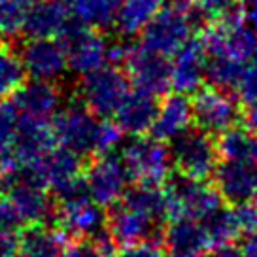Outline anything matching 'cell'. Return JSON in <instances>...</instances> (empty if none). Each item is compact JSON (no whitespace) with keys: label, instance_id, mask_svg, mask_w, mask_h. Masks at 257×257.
I'll return each instance as SVG.
<instances>
[{"label":"cell","instance_id":"9","mask_svg":"<svg viewBox=\"0 0 257 257\" xmlns=\"http://www.w3.org/2000/svg\"><path fill=\"white\" fill-rule=\"evenodd\" d=\"M193 27L185 12L163 6L140 32V44L165 57H174L191 38Z\"/></svg>","mask_w":257,"mask_h":257},{"label":"cell","instance_id":"4","mask_svg":"<svg viewBox=\"0 0 257 257\" xmlns=\"http://www.w3.org/2000/svg\"><path fill=\"white\" fill-rule=\"evenodd\" d=\"M119 157L135 184H165L170 176V150L159 138L146 135L133 137L121 148Z\"/></svg>","mask_w":257,"mask_h":257},{"label":"cell","instance_id":"40","mask_svg":"<svg viewBox=\"0 0 257 257\" xmlns=\"http://www.w3.org/2000/svg\"><path fill=\"white\" fill-rule=\"evenodd\" d=\"M212 257H246L244 255V249L234 246V244H225L219 248H214Z\"/></svg>","mask_w":257,"mask_h":257},{"label":"cell","instance_id":"19","mask_svg":"<svg viewBox=\"0 0 257 257\" xmlns=\"http://www.w3.org/2000/svg\"><path fill=\"white\" fill-rule=\"evenodd\" d=\"M70 19L72 10L66 0H34L23 32L29 38H59Z\"/></svg>","mask_w":257,"mask_h":257},{"label":"cell","instance_id":"27","mask_svg":"<svg viewBox=\"0 0 257 257\" xmlns=\"http://www.w3.org/2000/svg\"><path fill=\"white\" fill-rule=\"evenodd\" d=\"M21 113L12 100H0V172L10 176L19 169V163L14 157V142H16L17 127Z\"/></svg>","mask_w":257,"mask_h":257},{"label":"cell","instance_id":"20","mask_svg":"<svg viewBox=\"0 0 257 257\" xmlns=\"http://www.w3.org/2000/svg\"><path fill=\"white\" fill-rule=\"evenodd\" d=\"M12 102L23 115L49 119L55 115L61 104V93L53 81L31 80L25 81L12 95Z\"/></svg>","mask_w":257,"mask_h":257},{"label":"cell","instance_id":"41","mask_svg":"<svg viewBox=\"0 0 257 257\" xmlns=\"http://www.w3.org/2000/svg\"><path fill=\"white\" fill-rule=\"evenodd\" d=\"M242 249H244V255L246 257H257V233L248 234Z\"/></svg>","mask_w":257,"mask_h":257},{"label":"cell","instance_id":"21","mask_svg":"<svg viewBox=\"0 0 257 257\" xmlns=\"http://www.w3.org/2000/svg\"><path fill=\"white\" fill-rule=\"evenodd\" d=\"M193 123L191 98L184 93H172L161 100L159 112L155 117L150 135L163 142H170Z\"/></svg>","mask_w":257,"mask_h":257},{"label":"cell","instance_id":"34","mask_svg":"<svg viewBox=\"0 0 257 257\" xmlns=\"http://www.w3.org/2000/svg\"><path fill=\"white\" fill-rule=\"evenodd\" d=\"M233 96L246 108L257 104V64L251 63L244 66Z\"/></svg>","mask_w":257,"mask_h":257},{"label":"cell","instance_id":"24","mask_svg":"<svg viewBox=\"0 0 257 257\" xmlns=\"http://www.w3.org/2000/svg\"><path fill=\"white\" fill-rule=\"evenodd\" d=\"M121 201L144 212L146 216L155 219L157 223L170 219L169 199L163 184H135V187H128L125 191Z\"/></svg>","mask_w":257,"mask_h":257},{"label":"cell","instance_id":"25","mask_svg":"<svg viewBox=\"0 0 257 257\" xmlns=\"http://www.w3.org/2000/svg\"><path fill=\"white\" fill-rule=\"evenodd\" d=\"M121 0H70L72 17L89 29L108 31L115 27Z\"/></svg>","mask_w":257,"mask_h":257},{"label":"cell","instance_id":"6","mask_svg":"<svg viewBox=\"0 0 257 257\" xmlns=\"http://www.w3.org/2000/svg\"><path fill=\"white\" fill-rule=\"evenodd\" d=\"M128 87L131 80L127 74L115 64H106L83 76L80 83V100L98 117H110L131 91Z\"/></svg>","mask_w":257,"mask_h":257},{"label":"cell","instance_id":"16","mask_svg":"<svg viewBox=\"0 0 257 257\" xmlns=\"http://www.w3.org/2000/svg\"><path fill=\"white\" fill-rule=\"evenodd\" d=\"M55 142L57 138L53 127H51V121L21 113L12 152L19 163V167L36 165L55 148Z\"/></svg>","mask_w":257,"mask_h":257},{"label":"cell","instance_id":"48","mask_svg":"<svg viewBox=\"0 0 257 257\" xmlns=\"http://www.w3.org/2000/svg\"><path fill=\"white\" fill-rule=\"evenodd\" d=\"M249 63H253V64H257V49H255V55L251 57V61H249Z\"/></svg>","mask_w":257,"mask_h":257},{"label":"cell","instance_id":"42","mask_svg":"<svg viewBox=\"0 0 257 257\" xmlns=\"http://www.w3.org/2000/svg\"><path fill=\"white\" fill-rule=\"evenodd\" d=\"M244 119H246V127H249L251 131H255L257 133V104L249 106L246 115H244Z\"/></svg>","mask_w":257,"mask_h":257},{"label":"cell","instance_id":"7","mask_svg":"<svg viewBox=\"0 0 257 257\" xmlns=\"http://www.w3.org/2000/svg\"><path fill=\"white\" fill-rule=\"evenodd\" d=\"M68 55V68L72 72L85 76L110 63V46L106 44L100 31L89 29L78 19H70L59 36Z\"/></svg>","mask_w":257,"mask_h":257},{"label":"cell","instance_id":"45","mask_svg":"<svg viewBox=\"0 0 257 257\" xmlns=\"http://www.w3.org/2000/svg\"><path fill=\"white\" fill-rule=\"evenodd\" d=\"M246 8H251V6H257V0H240Z\"/></svg>","mask_w":257,"mask_h":257},{"label":"cell","instance_id":"14","mask_svg":"<svg viewBox=\"0 0 257 257\" xmlns=\"http://www.w3.org/2000/svg\"><path fill=\"white\" fill-rule=\"evenodd\" d=\"M212 184L229 206L251 202L257 187V165L221 159L212 176Z\"/></svg>","mask_w":257,"mask_h":257},{"label":"cell","instance_id":"31","mask_svg":"<svg viewBox=\"0 0 257 257\" xmlns=\"http://www.w3.org/2000/svg\"><path fill=\"white\" fill-rule=\"evenodd\" d=\"M115 240L106 229L93 238H74L66 244L63 257H115Z\"/></svg>","mask_w":257,"mask_h":257},{"label":"cell","instance_id":"49","mask_svg":"<svg viewBox=\"0 0 257 257\" xmlns=\"http://www.w3.org/2000/svg\"><path fill=\"white\" fill-rule=\"evenodd\" d=\"M253 202L257 204V187H255V195H253Z\"/></svg>","mask_w":257,"mask_h":257},{"label":"cell","instance_id":"47","mask_svg":"<svg viewBox=\"0 0 257 257\" xmlns=\"http://www.w3.org/2000/svg\"><path fill=\"white\" fill-rule=\"evenodd\" d=\"M2 49H6V48H4V36L0 34V51H2Z\"/></svg>","mask_w":257,"mask_h":257},{"label":"cell","instance_id":"8","mask_svg":"<svg viewBox=\"0 0 257 257\" xmlns=\"http://www.w3.org/2000/svg\"><path fill=\"white\" fill-rule=\"evenodd\" d=\"M193 123L212 137H221L238 125L242 117L240 102L233 95L212 87H201L191 98Z\"/></svg>","mask_w":257,"mask_h":257},{"label":"cell","instance_id":"35","mask_svg":"<svg viewBox=\"0 0 257 257\" xmlns=\"http://www.w3.org/2000/svg\"><path fill=\"white\" fill-rule=\"evenodd\" d=\"M197 6L204 12L210 23H216L238 14L240 0H197Z\"/></svg>","mask_w":257,"mask_h":257},{"label":"cell","instance_id":"23","mask_svg":"<svg viewBox=\"0 0 257 257\" xmlns=\"http://www.w3.org/2000/svg\"><path fill=\"white\" fill-rule=\"evenodd\" d=\"M66 234L61 229H51L46 223L29 225L19 234L21 257H63Z\"/></svg>","mask_w":257,"mask_h":257},{"label":"cell","instance_id":"30","mask_svg":"<svg viewBox=\"0 0 257 257\" xmlns=\"http://www.w3.org/2000/svg\"><path fill=\"white\" fill-rule=\"evenodd\" d=\"M244 66H246L244 61H238L231 55H208L206 81L212 87L233 95L236 85H238Z\"/></svg>","mask_w":257,"mask_h":257},{"label":"cell","instance_id":"43","mask_svg":"<svg viewBox=\"0 0 257 257\" xmlns=\"http://www.w3.org/2000/svg\"><path fill=\"white\" fill-rule=\"evenodd\" d=\"M244 17H246V21H248V23L257 31V6L246 8V12H244Z\"/></svg>","mask_w":257,"mask_h":257},{"label":"cell","instance_id":"39","mask_svg":"<svg viewBox=\"0 0 257 257\" xmlns=\"http://www.w3.org/2000/svg\"><path fill=\"white\" fill-rule=\"evenodd\" d=\"M16 253H19V236L0 231V257H16Z\"/></svg>","mask_w":257,"mask_h":257},{"label":"cell","instance_id":"3","mask_svg":"<svg viewBox=\"0 0 257 257\" xmlns=\"http://www.w3.org/2000/svg\"><path fill=\"white\" fill-rule=\"evenodd\" d=\"M172 167L199 180H210L221 161L217 140L199 127H189L169 142Z\"/></svg>","mask_w":257,"mask_h":257},{"label":"cell","instance_id":"2","mask_svg":"<svg viewBox=\"0 0 257 257\" xmlns=\"http://www.w3.org/2000/svg\"><path fill=\"white\" fill-rule=\"evenodd\" d=\"M165 193L169 199L170 219L189 217V219H204L216 208L223 204L214 184L208 180L191 178L182 172H170L165 180Z\"/></svg>","mask_w":257,"mask_h":257},{"label":"cell","instance_id":"10","mask_svg":"<svg viewBox=\"0 0 257 257\" xmlns=\"http://www.w3.org/2000/svg\"><path fill=\"white\" fill-rule=\"evenodd\" d=\"M128 170L119 155L106 153L95 157L85 167V184L89 197L100 206H112L123 199L128 189Z\"/></svg>","mask_w":257,"mask_h":257},{"label":"cell","instance_id":"11","mask_svg":"<svg viewBox=\"0 0 257 257\" xmlns=\"http://www.w3.org/2000/svg\"><path fill=\"white\" fill-rule=\"evenodd\" d=\"M125 70L131 80V85L135 89L152 93V95H165L170 85V74H172V63L169 57L155 53L152 49L144 48L142 44L133 46L125 59Z\"/></svg>","mask_w":257,"mask_h":257},{"label":"cell","instance_id":"18","mask_svg":"<svg viewBox=\"0 0 257 257\" xmlns=\"http://www.w3.org/2000/svg\"><path fill=\"white\" fill-rule=\"evenodd\" d=\"M161 100L157 95L146 93L140 89L128 91L123 102L113 113V123L119 127L123 135L128 137H140L150 133L155 123L157 112H159Z\"/></svg>","mask_w":257,"mask_h":257},{"label":"cell","instance_id":"38","mask_svg":"<svg viewBox=\"0 0 257 257\" xmlns=\"http://www.w3.org/2000/svg\"><path fill=\"white\" fill-rule=\"evenodd\" d=\"M240 231L244 234L257 233V204L255 202H244L238 206H233Z\"/></svg>","mask_w":257,"mask_h":257},{"label":"cell","instance_id":"29","mask_svg":"<svg viewBox=\"0 0 257 257\" xmlns=\"http://www.w3.org/2000/svg\"><path fill=\"white\" fill-rule=\"evenodd\" d=\"M201 221L204 225V229H206L212 249L225 246V244H233L242 234L240 225H238V219H236L233 206L221 204L219 208H216L212 214H208Z\"/></svg>","mask_w":257,"mask_h":257},{"label":"cell","instance_id":"44","mask_svg":"<svg viewBox=\"0 0 257 257\" xmlns=\"http://www.w3.org/2000/svg\"><path fill=\"white\" fill-rule=\"evenodd\" d=\"M6 187H8V185H6V176L0 172V195H2V191H4Z\"/></svg>","mask_w":257,"mask_h":257},{"label":"cell","instance_id":"12","mask_svg":"<svg viewBox=\"0 0 257 257\" xmlns=\"http://www.w3.org/2000/svg\"><path fill=\"white\" fill-rule=\"evenodd\" d=\"M104 206L96 204L89 195L59 202L55 212L57 229L66 238H93L108 229V214Z\"/></svg>","mask_w":257,"mask_h":257},{"label":"cell","instance_id":"13","mask_svg":"<svg viewBox=\"0 0 257 257\" xmlns=\"http://www.w3.org/2000/svg\"><path fill=\"white\" fill-rule=\"evenodd\" d=\"M19 57L31 80L53 81L68 68V55L59 38H29Z\"/></svg>","mask_w":257,"mask_h":257},{"label":"cell","instance_id":"22","mask_svg":"<svg viewBox=\"0 0 257 257\" xmlns=\"http://www.w3.org/2000/svg\"><path fill=\"white\" fill-rule=\"evenodd\" d=\"M163 242L165 248L170 249V253H182V255H201L212 249L202 221L189 217L170 219V225L163 233Z\"/></svg>","mask_w":257,"mask_h":257},{"label":"cell","instance_id":"32","mask_svg":"<svg viewBox=\"0 0 257 257\" xmlns=\"http://www.w3.org/2000/svg\"><path fill=\"white\" fill-rule=\"evenodd\" d=\"M34 0H0V34L16 38L25 31L27 16Z\"/></svg>","mask_w":257,"mask_h":257},{"label":"cell","instance_id":"37","mask_svg":"<svg viewBox=\"0 0 257 257\" xmlns=\"http://www.w3.org/2000/svg\"><path fill=\"white\" fill-rule=\"evenodd\" d=\"M25 221L21 219V216H19V212H17L16 204L12 202V199L0 195V231L17 233L19 227Z\"/></svg>","mask_w":257,"mask_h":257},{"label":"cell","instance_id":"26","mask_svg":"<svg viewBox=\"0 0 257 257\" xmlns=\"http://www.w3.org/2000/svg\"><path fill=\"white\" fill-rule=\"evenodd\" d=\"M221 159L257 165V133L249 127H233L217 137Z\"/></svg>","mask_w":257,"mask_h":257},{"label":"cell","instance_id":"28","mask_svg":"<svg viewBox=\"0 0 257 257\" xmlns=\"http://www.w3.org/2000/svg\"><path fill=\"white\" fill-rule=\"evenodd\" d=\"M163 6H165V0H121V8L115 29L123 36L140 34L142 29L146 27V23Z\"/></svg>","mask_w":257,"mask_h":257},{"label":"cell","instance_id":"46","mask_svg":"<svg viewBox=\"0 0 257 257\" xmlns=\"http://www.w3.org/2000/svg\"><path fill=\"white\" fill-rule=\"evenodd\" d=\"M170 257H201V255H182V253H170Z\"/></svg>","mask_w":257,"mask_h":257},{"label":"cell","instance_id":"17","mask_svg":"<svg viewBox=\"0 0 257 257\" xmlns=\"http://www.w3.org/2000/svg\"><path fill=\"white\" fill-rule=\"evenodd\" d=\"M108 231L115 244H121V246L146 240V238H163V233H165V229H161V223L146 216L144 212L128 206L123 201L110 206Z\"/></svg>","mask_w":257,"mask_h":257},{"label":"cell","instance_id":"36","mask_svg":"<svg viewBox=\"0 0 257 257\" xmlns=\"http://www.w3.org/2000/svg\"><path fill=\"white\" fill-rule=\"evenodd\" d=\"M115 257H165V242L163 238H146L125 244Z\"/></svg>","mask_w":257,"mask_h":257},{"label":"cell","instance_id":"15","mask_svg":"<svg viewBox=\"0 0 257 257\" xmlns=\"http://www.w3.org/2000/svg\"><path fill=\"white\" fill-rule=\"evenodd\" d=\"M206 64L208 53L202 46L201 36L189 38L184 48L174 55L172 74H170V85L176 93L195 95L206 81Z\"/></svg>","mask_w":257,"mask_h":257},{"label":"cell","instance_id":"33","mask_svg":"<svg viewBox=\"0 0 257 257\" xmlns=\"http://www.w3.org/2000/svg\"><path fill=\"white\" fill-rule=\"evenodd\" d=\"M27 72L21 57L14 55L8 49L0 51V100H6L25 83Z\"/></svg>","mask_w":257,"mask_h":257},{"label":"cell","instance_id":"1","mask_svg":"<svg viewBox=\"0 0 257 257\" xmlns=\"http://www.w3.org/2000/svg\"><path fill=\"white\" fill-rule=\"evenodd\" d=\"M57 142L85 159L112 153L121 140L119 127L108 117H98L83 102L68 104L51 117Z\"/></svg>","mask_w":257,"mask_h":257},{"label":"cell","instance_id":"5","mask_svg":"<svg viewBox=\"0 0 257 257\" xmlns=\"http://www.w3.org/2000/svg\"><path fill=\"white\" fill-rule=\"evenodd\" d=\"M40 167L49 191L55 195L59 202L89 195L85 184L87 165L85 157H81L80 153L59 146L40 161Z\"/></svg>","mask_w":257,"mask_h":257}]
</instances>
